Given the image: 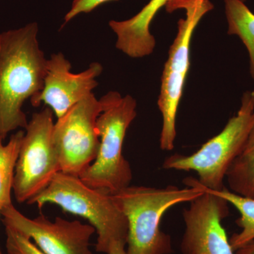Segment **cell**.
Here are the masks:
<instances>
[{
    "instance_id": "6da1fadb",
    "label": "cell",
    "mask_w": 254,
    "mask_h": 254,
    "mask_svg": "<svg viewBox=\"0 0 254 254\" xmlns=\"http://www.w3.org/2000/svg\"><path fill=\"white\" fill-rule=\"evenodd\" d=\"M38 23L31 22L0 33V137L25 128L26 100L41 93L47 58L38 41Z\"/></svg>"
},
{
    "instance_id": "7a4b0ae2",
    "label": "cell",
    "mask_w": 254,
    "mask_h": 254,
    "mask_svg": "<svg viewBox=\"0 0 254 254\" xmlns=\"http://www.w3.org/2000/svg\"><path fill=\"white\" fill-rule=\"evenodd\" d=\"M185 188L128 186L110 193L128 221L127 254H170L171 237L160 230L165 212L179 203L190 202L204 193L203 187L190 177Z\"/></svg>"
},
{
    "instance_id": "3957f363",
    "label": "cell",
    "mask_w": 254,
    "mask_h": 254,
    "mask_svg": "<svg viewBox=\"0 0 254 254\" xmlns=\"http://www.w3.org/2000/svg\"><path fill=\"white\" fill-rule=\"evenodd\" d=\"M42 208L58 205L66 213L86 219L98 234L95 250L108 254L117 242L127 244L128 221L112 195L87 186L77 176L60 171L41 193L28 202Z\"/></svg>"
},
{
    "instance_id": "277c9868",
    "label": "cell",
    "mask_w": 254,
    "mask_h": 254,
    "mask_svg": "<svg viewBox=\"0 0 254 254\" xmlns=\"http://www.w3.org/2000/svg\"><path fill=\"white\" fill-rule=\"evenodd\" d=\"M103 110L96 127L99 149L93 163L80 175L87 186L113 193L129 186L132 180L130 164L123 154L127 129L137 115L136 100L110 91L100 99Z\"/></svg>"
},
{
    "instance_id": "5b68a950",
    "label": "cell",
    "mask_w": 254,
    "mask_h": 254,
    "mask_svg": "<svg viewBox=\"0 0 254 254\" xmlns=\"http://www.w3.org/2000/svg\"><path fill=\"white\" fill-rule=\"evenodd\" d=\"M254 123V91L244 93L240 109L220 133L190 155L174 154L163 162L165 170L195 171L198 184L213 190L225 188L227 169L243 146Z\"/></svg>"
},
{
    "instance_id": "8992f818",
    "label": "cell",
    "mask_w": 254,
    "mask_h": 254,
    "mask_svg": "<svg viewBox=\"0 0 254 254\" xmlns=\"http://www.w3.org/2000/svg\"><path fill=\"white\" fill-rule=\"evenodd\" d=\"M213 9L209 0H195L184 5L186 16L178 22V31L169 50L164 66L158 106L162 118L160 148L172 150L177 137V110L190 68V44L195 28L201 18Z\"/></svg>"
},
{
    "instance_id": "52a82bcc",
    "label": "cell",
    "mask_w": 254,
    "mask_h": 254,
    "mask_svg": "<svg viewBox=\"0 0 254 254\" xmlns=\"http://www.w3.org/2000/svg\"><path fill=\"white\" fill-rule=\"evenodd\" d=\"M54 113L47 107L33 114L25 128L15 169L13 192L18 203H27L50 185L60 171L53 141Z\"/></svg>"
},
{
    "instance_id": "ba28073f",
    "label": "cell",
    "mask_w": 254,
    "mask_h": 254,
    "mask_svg": "<svg viewBox=\"0 0 254 254\" xmlns=\"http://www.w3.org/2000/svg\"><path fill=\"white\" fill-rule=\"evenodd\" d=\"M102 110L93 93L57 119L53 141L60 171L79 177L94 161L100 145L96 122Z\"/></svg>"
},
{
    "instance_id": "9c48e42d",
    "label": "cell",
    "mask_w": 254,
    "mask_h": 254,
    "mask_svg": "<svg viewBox=\"0 0 254 254\" xmlns=\"http://www.w3.org/2000/svg\"><path fill=\"white\" fill-rule=\"evenodd\" d=\"M1 215L4 226L18 230L46 254H93L90 240L96 231L91 225L60 217L50 221L42 214L29 218L13 204L1 209Z\"/></svg>"
},
{
    "instance_id": "30bf717a",
    "label": "cell",
    "mask_w": 254,
    "mask_h": 254,
    "mask_svg": "<svg viewBox=\"0 0 254 254\" xmlns=\"http://www.w3.org/2000/svg\"><path fill=\"white\" fill-rule=\"evenodd\" d=\"M202 187L204 193L191 200L183 212L185 231L180 246L182 254H235L222 225L230 213L229 203Z\"/></svg>"
},
{
    "instance_id": "8fae6325",
    "label": "cell",
    "mask_w": 254,
    "mask_h": 254,
    "mask_svg": "<svg viewBox=\"0 0 254 254\" xmlns=\"http://www.w3.org/2000/svg\"><path fill=\"white\" fill-rule=\"evenodd\" d=\"M71 63L63 53L52 55L47 60L43 90L30 100L31 105L38 107L44 103L58 119L93 93L98 86L96 78L103 72L101 64L92 63L86 70L77 73L71 72Z\"/></svg>"
},
{
    "instance_id": "7c38bea8",
    "label": "cell",
    "mask_w": 254,
    "mask_h": 254,
    "mask_svg": "<svg viewBox=\"0 0 254 254\" xmlns=\"http://www.w3.org/2000/svg\"><path fill=\"white\" fill-rule=\"evenodd\" d=\"M225 179L232 193L254 199V123L243 146L227 169Z\"/></svg>"
},
{
    "instance_id": "4fadbf2b",
    "label": "cell",
    "mask_w": 254,
    "mask_h": 254,
    "mask_svg": "<svg viewBox=\"0 0 254 254\" xmlns=\"http://www.w3.org/2000/svg\"><path fill=\"white\" fill-rule=\"evenodd\" d=\"M168 0H150L134 16L118 23V31L122 39L136 49H148L154 46L155 39L150 31V23L155 15Z\"/></svg>"
},
{
    "instance_id": "5bb4252c",
    "label": "cell",
    "mask_w": 254,
    "mask_h": 254,
    "mask_svg": "<svg viewBox=\"0 0 254 254\" xmlns=\"http://www.w3.org/2000/svg\"><path fill=\"white\" fill-rule=\"evenodd\" d=\"M228 30L245 45L250 58V71L254 83V14L242 0H224Z\"/></svg>"
},
{
    "instance_id": "9a60e30c",
    "label": "cell",
    "mask_w": 254,
    "mask_h": 254,
    "mask_svg": "<svg viewBox=\"0 0 254 254\" xmlns=\"http://www.w3.org/2000/svg\"><path fill=\"white\" fill-rule=\"evenodd\" d=\"M25 131L18 130L10 137L9 142L3 144L0 137V208L12 204L11 191L13 190L15 169L17 163L20 148Z\"/></svg>"
},
{
    "instance_id": "2e32d148",
    "label": "cell",
    "mask_w": 254,
    "mask_h": 254,
    "mask_svg": "<svg viewBox=\"0 0 254 254\" xmlns=\"http://www.w3.org/2000/svg\"><path fill=\"white\" fill-rule=\"evenodd\" d=\"M205 189L226 200L240 213V218L236 220L237 225L241 229L240 232L234 234L229 240L232 250L235 252L251 241L254 240V199L235 194L226 187L221 190H213Z\"/></svg>"
},
{
    "instance_id": "e0dca14e",
    "label": "cell",
    "mask_w": 254,
    "mask_h": 254,
    "mask_svg": "<svg viewBox=\"0 0 254 254\" xmlns=\"http://www.w3.org/2000/svg\"><path fill=\"white\" fill-rule=\"evenodd\" d=\"M8 254H46L31 240L13 227L5 226Z\"/></svg>"
},
{
    "instance_id": "ac0fdd59",
    "label": "cell",
    "mask_w": 254,
    "mask_h": 254,
    "mask_svg": "<svg viewBox=\"0 0 254 254\" xmlns=\"http://www.w3.org/2000/svg\"><path fill=\"white\" fill-rule=\"evenodd\" d=\"M111 1L116 0H73L71 9L68 11L67 14L65 15L64 24L69 22L78 14L91 12L100 5Z\"/></svg>"
},
{
    "instance_id": "d6986e66",
    "label": "cell",
    "mask_w": 254,
    "mask_h": 254,
    "mask_svg": "<svg viewBox=\"0 0 254 254\" xmlns=\"http://www.w3.org/2000/svg\"><path fill=\"white\" fill-rule=\"evenodd\" d=\"M195 0H168L166 4V10L168 12H173L175 10L181 9L184 5ZM245 1V0H242Z\"/></svg>"
},
{
    "instance_id": "ffe728a7",
    "label": "cell",
    "mask_w": 254,
    "mask_h": 254,
    "mask_svg": "<svg viewBox=\"0 0 254 254\" xmlns=\"http://www.w3.org/2000/svg\"><path fill=\"white\" fill-rule=\"evenodd\" d=\"M126 245L125 242H117L112 246L108 254H127V250H125Z\"/></svg>"
},
{
    "instance_id": "44dd1931",
    "label": "cell",
    "mask_w": 254,
    "mask_h": 254,
    "mask_svg": "<svg viewBox=\"0 0 254 254\" xmlns=\"http://www.w3.org/2000/svg\"><path fill=\"white\" fill-rule=\"evenodd\" d=\"M235 254H254V240L235 251Z\"/></svg>"
},
{
    "instance_id": "7402d4cb",
    "label": "cell",
    "mask_w": 254,
    "mask_h": 254,
    "mask_svg": "<svg viewBox=\"0 0 254 254\" xmlns=\"http://www.w3.org/2000/svg\"><path fill=\"white\" fill-rule=\"evenodd\" d=\"M1 209L0 208V215H1ZM0 254H3L2 252H1V248H0Z\"/></svg>"
}]
</instances>
